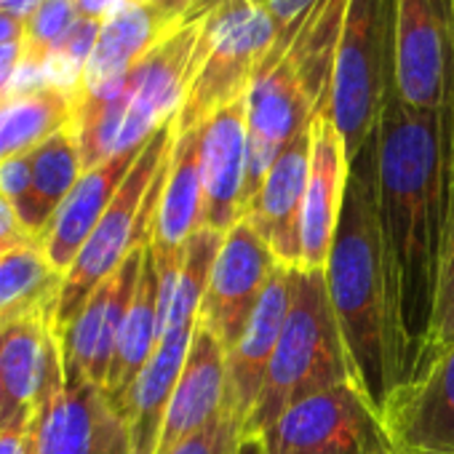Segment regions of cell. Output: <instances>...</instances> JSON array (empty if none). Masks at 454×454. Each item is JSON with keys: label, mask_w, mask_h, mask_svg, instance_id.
<instances>
[{"label": "cell", "mask_w": 454, "mask_h": 454, "mask_svg": "<svg viewBox=\"0 0 454 454\" xmlns=\"http://www.w3.org/2000/svg\"><path fill=\"white\" fill-rule=\"evenodd\" d=\"M377 219L393 316L395 387L425 366L443 233L449 145L443 123L393 91L374 131Z\"/></svg>", "instance_id": "obj_1"}, {"label": "cell", "mask_w": 454, "mask_h": 454, "mask_svg": "<svg viewBox=\"0 0 454 454\" xmlns=\"http://www.w3.org/2000/svg\"><path fill=\"white\" fill-rule=\"evenodd\" d=\"M324 278L350 385L382 417L395 390V348L377 219L374 137L350 160L345 203Z\"/></svg>", "instance_id": "obj_2"}, {"label": "cell", "mask_w": 454, "mask_h": 454, "mask_svg": "<svg viewBox=\"0 0 454 454\" xmlns=\"http://www.w3.org/2000/svg\"><path fill=\"white\" fill-rule=\"evenodd\" d=\"M198 33L200 22L166 33L115 83L78 97L73 131L83 171L142 147L160 126L176 118L187 94Z\"/></svg>", "instance_id": "obj_3"}, {"label": "cell", "mask_w": 454, "mask_h": 454, "mask_svg": "<svg viewBox=\"0 0 454 454\" xmlns=\"http://www.w3.org/2000/svg\"><path fill=\"white\" fill-rule=\"evenodd\" d=\"M350 382L324 270H289V313L262 395L241 433H268L308 395Z\"/></svg>", "instance_id": "obj_4"}, {"label": "cell", "mask_w": 454, "mask_h": 454, "mask_svg": "<svg viewBox=\"0 0 454 454\" xmlns=\"http://www.w3.org/2000/svg\"><path fill=\"white\" fill-rule=\"evenodd\" d=\"M176 137L174 121L160 126L142 147L134 160L129 176L115 192L110 208L94 227V233L78 252L73 268L62 278V292L57 302V332L62 334L94 289L107 281L131 252L150 244L153 216L160 198V187L166 179V166L171 155V145Z\"/></svg>", "instance_id": "obj_5"}, {"label": "cell", "mask_w": 454, "mask_h": 454, "mask_svg": "<svg viewBox=\"0 0 454 454\" xmlns=\"http://www.w3.org/2000/svg\"><path fill=\"white\" fill-rule=\"evenodd\" d=\"M395 91V0H350L334 57L326 115L348 160L369 145Z\"/></svg>", "instance_id": "obj_6"}, {"label": "cell", "mask_w": 454, "mask_h": 454, "mask_svg": "<svg viewBox=\"0 0 454 454\" xmlns=\"http://www.w3.org/2000/svg\"><path fill=\"white\" fill-rule=\"evenodd\" d=\"M276 46V27L260 0H224L200 22L176 131L198 129L216 110L247 97L260 65Z\"/></svg>", "instance_id": "obj_7"}, {"label": "cell", "mask_w": 454, "mask_h": 454, "mask_svg": "<svg viewBox=\"0 0 454 454\" xmlns=\"http://www.w3.org/2000/svg\"><path fill=\"white\" fill-rule=\"evenodd\" d=\"M395 94L454 139V0H395Z\"/></svg>", "instance_id": "obj_8"}, {"label": "cell", "mask_w": 454, "mask_h": 454, "mask_svg": "<svg viewBox=\"0 0 454 454\" xmlns=\"http://www.w3.org/2000/svg\"><path fill=\"white\" fill-rule=\"evenodd\" d=\"M262 435L270 454H393L382 417L350 382L302 398Z\"/></svg>", "instance_id": "obj_9"}, {"label": "cell", "mask_w": 454, "mask_h": 454, "mask_svg": "<svg viewBox=\"0 0 454 454\" xmlns=\"http://www.w3.org/2000/svg\"><path fill=\"white\" fill-rule=\"evenodd\" d=\"M276 268L273 252L247 219L222 236L200 302L198 326L214 334L224 353H231L244 337Z\"/></svg>", "instance_id": "obj_10"}, {"label": "cell", "mask_w": 454, "mask_h": 454, "mask_svg": "<svg viewBox=\"0 0 454 454\" xmlns=\"http://www.w3.org/2000/svg\"><path fill=\"white\" fill-rule=\"evenodd\" d=\"M0 364H4V427L30 430L35 414L62 390L65 358L57 316H33L6 334H0Z\"/></svg>", "instance_id": "obj_11"}, {"label": "cell", "mask_w": 454, "mask_h": 454, "mask_svg": "<svg viewBox=\"0 0 454 454\" xmlns=\"http://www.w3.org/2000/svg\"><path fill=\"white\" fill-rule=\"evenodd\" d=\"M145 252H147V244L131 252L129 260L107 281H102L94 289V294L86 300L75 321L59 334L67 382L83 380L105 390L115 345H118V334L137 292Z\"/></svg>", "instance_id": "obj_12"}, {"label": "cell", "mask_w": 454, "mask_h": 454, "mask_svg": "<svg viewBox=\"0 0 454 454\" xmlns=\"http://www.w3.org/2000/svg\"><path fill=\"white\" fill-rule=\"evenodd\" d=\"M382 425L393 454H454V348L393 390Z\"/></svg>", "instance_id": "obj_13"}, {"label": "cell", "mask_w": 454, "mask_h": 454, "mask_svg": "<svg viewBox=\"0 0 454 454\" xmlns=\"http://www.w3.org/2000/svg\"><path fill=\"white\" fill-rule=\"evenodd\" d=\"M33 454H115L129 446L121 417L105 390L75 380L35 414L30 425Z\"/></svg>", "instance_id": "obj_14"}, {"label": "cell", "mask_w": 454, "mask_h": 454, "mask_svg": "<svg viewBox=\"0 0 454 454\" xmlns=\"http://www.w3.org/2000/svg\"><path fill=\"white\" fill-rule=\"evenodd\" d=\"M310 168V129L294 137L270 166L244 219L281 268H302V200Z\"/></svg>", "instance_id": "obj_15"}, {"label": "cell", "mask_w": 454, "mask_h": 454, "mask_svg": "<svg viewBox=\"0 0 454 454\" xmlns=\"http://www.w3.org/2000/svg\"><path fill=\"white\" fill-rule=\"evenodd\" d=\"M247 99H236L200 123L203 227L227 233L244 219L241 192L247 179Z\"/></svg>", "instance_id": "obj_16"}, {"label": "cell", "mask_w": 454, "mask_h": 454, "mask_svg": "<svg viewBox=\"0 0 454 454\" xmlns=\"http://www.w3.org/2000/svg\"><path fill=\"white\" fill-rule=\"evenodd\" d=\"M350 160L326 113L310 123V168L302 200V270H324L340 224Z\"/></svg>", "instance_id": "obj_17"}, {"label": "cell", "mask_w": 454, "mask_h": 454, "mask_svg": "<svg viewBox=\"0 0 454 454\" xmlns=\"http://www.w3.org/2000/svg\"><path fill=\"white\" fill-rule=\"evenodd\" d=\"M203 227V179H200V126L176 131L166 179L153 216L150 252L158 270L182 265L187 241Z\"/></svg>", "instance_id": "obj_18"}, {"label": "cell", "mask_w": 454, "mask_h": 454, "mask_svg": "<svg viewBox=\"0 0 454 454\" xmlns=\"http://www.w3.org/2000/svg\"><path fill=\"white\" fill-rule=\"evenodd\" d=\"M289 270L292 268H276L244 337L227 353L224 411L241 422V430L262 395L268 369L284 332V321L289 313Z\"/></svg>", "instance_id": "obj_19"}, {"label": "cell", "mask_w": 454, "mask_h": 454, "mask_svg": "<svg viewBox=\"0 0 454 454\" xmlns=\"http://www.w3.org/2000/svg\"><path fill=\"white\" fill-rule=\"evenodd\" d=\"M227 390V353L203 326H195L182 374L171 393L160 441L155 454H174V449L203 430L224 411Z\"/></svg>", "instance_id": "obj_20"}, {"label": "cell", "mask_w": 454, "mask_h": 454, "mask_svg": "<svg viewBox=\"0 0 454 454\" xmlns=\"http://www.w3.org/2000/svg\"><path fill=\"white\" fill-rule=\"evenodd\" d=\"M142 147L113 155V158L102 160L99 166L83 171V176L78 179L73 192L65 198V203L59 206V211L54 214L49 227L38 236L51 268L59 270L62 276L73 268L78 252L83 249V244L94 233V227L110 208L115 192L121 190L123 179L129 176Z\"/></svg>", "instance_id": "obj_21"}, {"label": "cell", "mask_w": 454, "mask_h": 454, "mask_svg": "<svg viewBox=\"0 0 454 454\" xmlns=\"http://www.w3.org/2000/svg\"><path fill=\"white\" fill-rule=\"evenodd\" d=\"M192 334H195V326L160 337L153 358L147 361V366L131 385L121 409L129 454H155L166 409L176 387V380L182 374Z\"/></svg>", "instance_id": "obj_22"}, {"label": "cell", "mask_w": 454, "mask_h": 454, "mask_svg": "<svg viewBox=\"0 0 454 454\" xmlns=\"http://www.w3.org/2000/svg\"><path fill=\"white\" fill-rule=\"evenodd\" d=\"M171 30L179 27H171L145 0H126L118 12H113L102 22L94 54L86 65L75 97L115 83Z\"/></svg>", "instance_id": "obj_23"}, {"label": "cell", "mask_w": 454, "mask_h": 454, "mask_svg": "<svg viewBox=\"0 0 454 454\" xmlns=\"http://www.w3.org/2000/svg\"><path fill=\"white\" fill-rule=\"evenodd\" d=\"M158 340H160V281H158L155 260H153V252L147 244L137 292H134V300L123 318L113 366L107 374V385H105L107 403L113 406V411L118 417H121V409H123V401H126L131 385L137 382V377L153 358Z\"/></svg>", "instance_id": "obj_24"}, {"label": "cell", "mask_w": 454, "mask_h": 454, "mask_svg": "<svg viewBox=\"0 0 454 454\" xmlns=\"http://www.w3.org/2000/svg\"><path fill=\"white\" fill-rule=\"evenodd\" d=\"M62 278L38 239L0 252V334L41 313L57 316Z\"/></svg>", "instance_id": "obj_25"}, {"label": "cell", "mask_w": 454, "mask_h": 454, "mask_svg": "<svg viewBox=\"0 0 454 454\" xmlns=\"http://www.w3.org/2000/svg\"><path fill=\"white\" fill-rule=\"evenodd\" d=\"M75 105V91L57 83L12 89L0 99V160L30 153L73 126Z\"/></svg>", "instance_id": "obj_26"}, {"label": "cell", "mask_w": 454, "mask_h": 454, "mask_svg": "<svg viewBox=\"0 0 454 454\" xmlns=\"http://www.w3.org/2000/svg\"><path fill=\"white\" fill-rule=\"evenodd\" d=\"M219 247H222V233H214L208 227H200L187 241L176 281L171 292L160 297V337L198 326L200 302H203L208 273L219 254Z\"/></svg>", "instance_id": "obj_27"}, {"label": "cell", "mask_w": 454, "mask_h": 454, "mask_svg": "<svg viewBox=\"0 0 454 454\" xmlns=\"http://www.w3.org/2000/svg\"><path fill=\"white\" fill-rule=\"evenodd\" d=\"M30 158H33L35 203L49 227V222L59 211L65 198L73 192V187L83 176L81 147H78V137H75L73 126H67L59 134L41 142L35 150H30Z\"/></svg>", "instance_id": "obj_28"}, {"label": "cell", "mask_w": 454, "mask_h": 454, "mask_svg": "<svg viewBox=\"0 0 454 454\" xmlns=\"http://www.w3.org/2000/svg\"><path fill=\"white\" fill-rule=\"evenodd\" d=\"M78 20H81L78 0H41V6L25 22V38H22L25 59L14 89L41 83L54 51L75 27Z\"/></svg>", "instance_id": "obj_29"}, {"label": "cell", "mask_w": 454, "mask_h": 454, "mask_svg": "<svg viewBox=\"0 0 454 454\" xmlns=\"http://www.w3.org/2000/svg\"><path fill=\"white\" fill-rule=\"evenodd\" d=\"M451 348H454V139L449 145L443 233H441V257H438V281H435V308H433V326H430V342H427V356H425L422 372Z\"/></svg>", "instance_id": "obj_30"}, {"label": "cell", "mask_w": 454, "mask_h": 454, "mask_svg": "<svg viewBox=\"0 0 454 454\" xmlns=\"http://www.w3.org/2000/svg\"><path fill=\"white\" fill-rule=\"evenodd\" d=\"M0 195L14 208L17 219L22 222L25 231L38 239L46 231V219L41 216V208L35 203L33 192V158L30 153L12 155L0 160Z\"/></svg>", "instance_id": "obj_31"}, {"label": "cell", "mask_w": 454, "mask_h": 454, "mask_svg": "<svg viewBox=\"0 0 454 454\" xmlns=\"http://www.w3.org/2000/svg\"><path fill=\"white\" fill-rule=\"evenodd\" d=\"M241 438V422L222 411L216 419H211L203 430L182 441L174 454H233Z\"/></svg>", "instance_id": "obj_32"}, {"label": "cell", "mask_w": 454, "mask_h": 454, "mask_svg": "<svg viewBox=\"0 0 454 454\" xmlns=\"http://www.w3.org/2000/svg\"><path fill=\"white\" fill-rule=\"evenodd\" d=\"M262 6L270 14L273 27H276V46L268 54V59H276L292 43V38L308 20V14L318 6V0H262Z\"/></svg>", "instance_id": "obj_33"}, {"label": "cell", "mask_w": 454, "mask_h": 454, "mask_svg": "<svg viewBox=\"0 0 454 454\" xmlns=\"http://www.w3.org/2000/svg\"><path fill=\"white\" fill-rule=\"evenodd\" d=\"M171 27H190L203 22L211 12H216L224 0H145Z\"/></svg>", "instance_id": "obj_34"}, {"label": "cell", "mask_w": 454, "mask_h": 454, "mask_svg": "<svg viewBox=\"0 0 454 454\" xmlns=\"http://www.w3.org/2000/svg\"><path fill=\"white\" fill-rule=\"evenodd\" d=\"M22 59H25L22 41L0 43V99L14 89V83L22 73Z\"/></svg>", "instance_id": "obj_35"}, {"label": "cell", "mask_w": 454, "mask_h": 454, "mask_svg": "<svg viewBox=\"0 0 454 454\" xmlns=\"http://www.w3.org/2000/svg\"><path fill=\"white\" fill-rule=\"evenodd\" d=\"M33 236L22 227V222L17 219L14 208L6 203V198L0 195V252L9 249V247H17L22 241H30Z\"/></svg>", "instance_id": "obj_36"}, {"label": "cell", "mask_w": 454, "mask_h": 454, "mask_svg": "<svg viewBox=\"0 0 454 454\" xmlns=\"http://www.w3.org/2000/svg\"><path fill=\"white\" fill-rule=\"evenodd\" d=\"M0 454H33V435L22 427L0 430Z\"/></svg>", "instance_id": "obj_37"}, {"label": "cell", "mask_w": 454, "mask_h": 454, "mask_svg": "<svg viewBox=\"0 0 454 454\" xmlns=\"http://www.w3.org/2000/svg\"><path fill=\"white\" fill-rule=\"evenodd\" d=\"M25 38V20L0 12V43H12V41H22Z\"/></svg>", "instance_id": "obj_38"}, {"label": "cell", "mask_w": 454, "mask_h": 454, "mask_svg": "<svg viewBox=\"0 0 454 454\" xmlns=\"http://www.w3.org/2000/svg\"><path fill=\"white\" fill-rule=\"evenodd\" d=\"M233 454H270V449L262 433H241Z\"/></svg>", "instance_id": "obj_39"}, {"label": "cell", "mask_w": 454, "mask_h": 454, "mask_svg": "<svg viewBox=\"0 0 454 454\" xmlns=\"http://www.w3.org/2000/svg\"><path fill=\"white\" fill-rule=\"evenodd\" d=\"M4 406H6V387H4V364H0V422H4Z\"/></svg>", "instance_id": "obj_40"}, {"label": "cell", "mask_w": 454, "mask_h": 454, "mask_svg": "<svg viewBox=\"0 0 454 454\" xmlns=\"http://www.w3.org/2000/svg\"><path fill=\"white\" fill-rule=\"evenodd\" d=\"M115 454H129V446H123V449H118Z\"/></svg>", "instance_id": "obj_41"}, {"label": "cell", "mask_w": 454, "mask_h": 454, "mask_svg": "<svg viewBox=\"0 0 454 454\" xmlns=\"http://www.w3.org/2000/svg\"><path fill=\"white\" fill-rule=\"evenodd\" d=\"M260 4H262V0H260Z\"/></svg>", "instance_id": "obj_42"}]
</instances>
